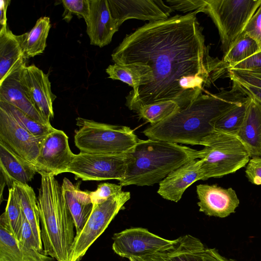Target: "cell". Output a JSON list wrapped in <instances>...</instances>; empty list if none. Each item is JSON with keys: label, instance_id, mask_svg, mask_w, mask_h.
<instances>
[{"label": "cell", "instance_id": "60d3db41", "mask_svg": "<svg viewBox=\"0 0 261 261\" xmlns=\"http://www.w3.org/2000/svg\"><path fill=\"white\" fill-rule=\"evenodd\" d=\"M232 86L247 96L261 105V88L232 82Z\"/></svg>", "mask_w": 261, "mask_h": 261}, {"label": "cell", "instance_id": "603a6c76", "mask_svg": "<svg viewBox=\"0 0 261 261\" xmlns=\"http://www.w3.org/2000/svg\"><path fill=\"white\" fill-rule=\"evenodd\" d=\"M236 137L250 158L261 156V105L250 98L246 115Z\"/></svg>", "mask_w": 261, "mask_h": 261}, {"label": "cell", "instance_id": "ba28073f", "mask_svg": "<svg viewBox=\"0 0 261 261\" xmlns=\"http://www.w3.org/2000/svg\"><path fill=\"white\" fill-rule=\"evenodd\" d=\"M130 198L129 192L122 191L102 203L93 204L84 228L75 237L71 261H80L82 258Z\"/></svg>", "mask_w": 261, "mask_h": 261}, {"label": "cell", "instance_id": "5b68a950", "mask_svg": "<svg viewBox=\"0 0 261 261\" xmlns=\"http://www.w3.org/2000/svg\"><path fill=\"white\" fill-rule=\"evenodd\" d=\"M200 145L202 180L220 178L245 167L249 154L241 141L235 136L214 130L205 137Z\"/></svg>", "mask_w": 261, "mask_h": 261}, {"label": "cell", "instance_id": "9c48e42d", "mask_svg": "<svg viewBox=\"0 0 261 261\" xmlns=\"http://www.w3.org/2000/svg\"><path fill=\"white\" fill-rule=\"evenodd\" d=\"M127 152L98 154L80 152L74 154L66 172L73 174L75 179L120 181L126 175L128 162Z\"/></svg>", "mask_w": 261, "mask_h": 261}, {"label": "cell", "instance_id": "7a4b0ae2", "mask_svg": "<svg viewBox=\"0 0 261 261\" xmlns=\"http://www.w3.org/2000/svg\"><path fill=\"white\" fill-rule=\"evenodd\" d=\"M245 97L233 86L229 90H222L215 94L201 93L188 106L179 108L143 133L149 139L200 145L214 130L213 122Z\"/></svg>", "mask_w": 261, "mask_h": 261}, {"label": "cell", "instance_id": "f1b7e54d", "mask_svg": "<svg viewBox=\"0 0 261 261\" xmlns=\"http://www.w3.org/2000/svg\"><path fill=\"white\" fill-rule=\"evenodd\" d=\"M250 98L246 96L213 123L214 130L236 136L244 121Z\"/></svg>", "mask_w": 261, "mask_h": 261}, {"label": "cell", "instance_id": "cb8c5ba5", "mask_svg": "<svg viewBox=\"0 0 261 261\" xmlns=\"http://www.w3.org/2000/svg\"><path fill=\"white\" fill-rule=\"evenodd\" d=\"M25 62L20 43L7 27L0 29V83L18 65Z\"/></svg>", "mask_w": 261, "mask_h": 261}, {"label": "cell", "instance_id": "52a82bcc", "mask_svg": "<svg viewBox=\"0 0 261 261\" xmlns=\"http://www.w3.org/2000/svg\"><path fill=\"white\" fill-rule=\"evenodd\" d=\"M201 12L208 14L216 26L225 54L243 32L261 6V0H204Z\"/></svg>", "mask_w": 261, "mask_h": 261}, {"label": "cell", "instance_id": "9a60e30c", "mask_svg": "<svg viewBox=\"0 0 261 261\" xmlns=\"http://www.w3.org/2000/svg\"><path fill=\"white\" fill-rule=\"evenodd\" d=\"M25 62L12 70L0 83V101L11 105L27 114L36 121L51 126L36 108L21 80V72Z\"/></svg>", "mask_w": 261, "mask_h": 261}, {"label": "cell", "instance_id": "5bb4252c", "mask_svg": "<svg viewBox=\"0 0 261 261\" xmlns=\"http://www.w3.org/2000/svg\"><path fill=\"white\" fill-rule=\"evenodd\" d=\"M46 74L34 64L21 70V80L33 103L49 121L54 117L53 102L57 96L51 92V84Z\"/></svg>", "mask_w": 261, "mask_h": 261}, {"label": "cell", "instance_id": "44dd1931", "mask_svg": "<svg viewBox=\"0 0 261 261\" xmlns=\"http://www.w3.org/2000/svg\"><path fill=\"white\" fill-rule=\"evenodd\" d=\"M0 170L2 176L9 189L14 182L28 184L35 174L37 167L21 158L2 142H0Z\"/></svg>", "mask_w": 261, "mask_h": 261}, {"label": "cell", "instance_id": "d6986e66", "mask_svg": "<svg viewBox=\"0 0 261 261\" xmlns=\"http://www.w3.org/2000/svg\"><path fill=\"white\" fill-rule=\"evenodd\" d=\"M206 247L197 238L181 236L153 253L128 258L129 261H204Z\"/></svg>", "mask_w": 261, "mask_h": 261}, {"label": "cell", "instance_id": "e575fe53", "mask_svg": "<svg viewBox=\"0 0 261 261\" xmlns=\"http://www.w3.org/2000/svg\"><path fill=\"white\" fill-rule=\"evenodd\" d=\"M226 72L232 82L261 88V74L234 69L228 70Z\"/></svg>", "mask_w": 261, "mask_h": 261}, {"label": "cell", "instance_id": "8fae6325", "mask_svg": "<svg viewBox=\"0 0 261 261\" xmlns=\"http://www.w3.org/2000/svg\"><path fill=\"white\" fill-rule=\"evenodd\" d=\"M112 239L114 252L128 259L153 253L173 241L162 238L142 227L125 229L114 233Z\"/></svg>", "mask_w": 261, "mask_h": 261}, {"label": "cell", "instance_id": "d590c367", "mask_svg": "<svg viewBox=\"0 0 261 261\" xmlns=\"http://www.w3.org/2000/svg\"><path fill=\"white\" fill-rule=\"evenodd\" d=\"M253 39L261 50V6L257 10L246 25L243 32Z\"/></svg>", "mask_w": 261, "mask_h": 261}, {"label": "cell", "instance_id": "8992f818", "mask_svg": "<svg viewBox=\"0 0 261 261\" xmlns=\"http://www.w3.org/2000/svg\"><path fill=\"white\" fill-rule=\"evenodd\" d=\"M76 120L79 129L75 132L74 141L82 152L125 153L139 140L134 130L126 126L100 123L81 117Z\"/></svg>", "mask_w": 261, "mask_h": 261}, {"label": "cell", "instance_id": "74e56055", "mask_svg": "<svg viewBox=\"0 0 261 261\" xmlns=\"http://www.w3.org/2000/svg\"><path fill=\"white\" fill-rule=\"evenodd\" d=\"M239 70L261 74V50L227 69ZM226 71V72H227Z\"/></svg>", "mask_w": 261, "mask_h": 261}, {"label": "cell", "instance_id": "277c9868", "mask_svg": "<svg viewBox=\"0 0 261 261\" xmlns=\"http://www.w3.org/2000/svg\"><path fill=\"white\" fill-rule=\"evenodd\" d=\"M126 173L119 185L150 186L160 183L187 162L200 158V150L161 140H140L127 152Z\"/></svg>", "mask_w": 261, "mask_h": 261}, {"label": "cell", "instance_id": "3957f363", "mask_svg": "<svg viewBox=\"0 0 261 261\" xmlns=\"http://www.w3.org/2000/svg\"><path fill=\"white\" fill-rule=\"evenodd\" d=\"M37 203L43 251L57 261H71L75 235L74 222L55 176L40 172Z\"/></svg>", "mask_w": 261, "mask_h": 261}, {"label": "cell", "instance_id": "d6a6232c", "mask_svg": "<svg viewBox=\"0 0 261 261\" xmlns=\"http://www.w3.org/2000/svg\"><path fill=\"white\" fill-rule=\"evenodd\" d=\"M61 2L64 9L62 16L65 21H70L74 15L87 20L89 14V0H63Z\"/></svg>", "mask_w": 261, "mask_h": 261}, {"label": "cell", "instance_id": "b9f144b4", "mask_svg": "<svg viewBox=\"0 0 261 261\" xmlns=\"http://www.w3.org/2000/svg\"><path fill=\"white\" fill-rule=\"evenodd\" d=\"M203 257L204 261H238L222 255L215 248H206Z\"/></svg>", "mask_w": 261, "mask_h": 261}, {"label": "cell", "instance_id": "ffe728a7", "mask_svg": "<svg viewBox=\"0 0 261 261\" xmlns=\"http://www.w3.org/2000/svg\"><path fill=\"white\" fill-rule=\"evenodd\" d=\"M201 161H189L171 172L159 183L158 193L163 198L178 202L186 190L198 180H202Z\"/></svg>", "mask_w": 261, "mask_h": 261}, {"label": "cell", "instance_id": "2e32d148", "mask_svg": "<svg viewBox=\"0 0 261 261\" xmlns=\"http://www.w3.org/2000/svg\"><path fill=\"white\" fill-rule=\"evenodd\" d=\"M199 211L208 216L225 218L235 212L240 204L236 191L217 185L200 184L196 187Z\"/></svg>", "mask_w": 261, "mask_h": 261}, {"label": "cell", "instance_id": "4fadbf2b", "mask_svg": "<svg viewBox=\"0 0 261 261\" xmlns=\"http://www.w3.org/2000/svg\"><path fill=\"white\" fill-rule=\"evenodd\" d=\"M112 17L119 27L129 19L149 22L168 19L173 11L162 0H107Z\"/></svg>", "mask_w": 261, "mask_h": 261}, {"label": "cell", "instance_id": "6da1fadb", "mask_svg": "<svg viewBox=\"0 0 261 261\" xmlns=\"http://www.w3.org/2000/svg\"><path fill=\"white\" fill-rule=\"evenodd\" d=\"M198 11L151 21L126 35L112 54L115 63L149 67L150 77L126 97V106L141 107L173 101L191 103L212 83L219 61L212 58L197 18Z\"/></svg>", "mask_w": 261, "mask_h": 261}, {"label": "cell", "instance_id": "4316f807", "mask_svg": "<svg viewBox=\"0 0 261 261\" xmlns=\"http://www.w3.org/2000/svg\"><path fill=\"white\" fill-rule=\"evenodd\" d=\"M13 187L19 197L22 211L31 226L39 249L43 251L39 212L34 191L28 184L16 181L14 182Z\"/></svg>", "mask_w": 261, "mask_h": 261}, {"label": "cell", "instance_id": "1f68e13d", "mask_svg": "<svg viewBox=\"0 0 261 261\" xmlns=\"http://www.w3.org/2000/svg\"><path fill=\"white\" fill-rule=\"evenodd\" d=\"M5 212L17 240L21 234L22 210L20 200L15 189H9V196Z\"/></svg>", "mask_w": 261, "mask_h": 261}, {"label": "cell", "instance_id": "83f0119b", "mask_svg": "<svg viewBox=\"0 0 261 261\" xmlns=\"http://www.w3.org/2000/svg\"><path fill=\"white\" fill-rule=\"evenodd\" d=\"M108 78L119 80L133 88L134 92L150 77L149 67L139 63L121 65L114 63L106 69Z\"/></svg>", "mask_w": 261, "mask_h": 261}, {"label": "cell", "instance_id": "ab89813d", "mask_svg": "<svg viewBox=\"0 0 261 261\" xmlns=\"http://www.w3.org/2000/svg\"><path fill=\"white\" fill-rule=\"evenodd\" d=\"M19 241H22L30 245L36 247L39 251H41L39 249L38 245L34 235L31 226L27 219L23 211L21 234L20 239Z\"/></svg>", "mask_w": 261, "mask_h": 261}, {"label": "cell", "instance_id": "7c38bea8", "mask_svg": "<svg viewBox=\"0 0 261 261\" xmlns=\"http://www.w3.org/2000/svg\"><path fill=\"white\" fill-rule=\"evenodd\" d=\"M74 156L68 138L61 130L54 128L44 137L36 161L39 172L54 176L66 172Z\"/></svg>", "mask_w": 261, "mask_h": 261}, {"label": "cell", "instance_id": "8d00e7d4", "mask_svg": "<svg viewBox=\"0 0 261 261\" xmlns=\"http://www.w3.org/2000/svg\"><path fill=\"white\" fill-rule=\"evenodd\" d=\"M165 2L173 11L177 10L189 13L194 11L201 12L205 4L204 0H168Z\"/></svg>", "mask_w": 261, "mask_h": 261}, {"label": "cell", "instance_id": "7bdbcfd3", "mask_svg": "<svg viewBox=\"0 0 261 261\" xmlns=\"http://www.w3.org/2000/svg\"><path fill=\"white\" fill-rule=\"evenodd\" d=\"M10 0L0 1V24L1 28L7 27V11L10 5Z\"/></svg>", "mask_w": 261, "mask_h": 261}, {"label": "cell", "instance_id": "4dcf8cb0", "mask_svg": "<svg viewBox=\"0 0 261 261\" xmlns=\"http://www.w3.org/2000/svg\"><path fill=\"white\" fill-rule=\"evenodd\" d=\"M0 106L6 110L22 127L36 137L45 136L55 128L41 124L19 109L5 102L0 101Z\"/></svg>", "mask_w": 261, "mask_h": 261}, {"label": "cell", "instance_id": "f546056e", "mask_svg": "<svg viewBox=\"0 0 261 261\" xmlns=\"http://www.w3.org/2000/svg\"><path fill=\"white\" fill-rule=\"evenodd\" d=\"M179 108L176 102L166 101L144 106L137 112L141 118L153 125L167 118Z\"/></svg>", "mask_w": 261, "mask_h": 261}, {"label": "cell", "instance_id": "e0dca14e", "mask_svg": "<svg viewBox=\"0 0 261 261\" xmlns=\"http://www.w3.org/2000/svg\"><path fill=\"white\" fill-rule=\"evenodd\" d=\"M33 246L18 241L4 212L0 217V261H53Z\"/></svg>", "mask_w": 261, "mask_h": 261}, {"label": "cell", "instance_id": "d4e9b609", "mask_svg": "<svg viewBox=\"0 0 261 261\" xmlns=\"http://www.w3.org/2000/svg\"><path fill=\"white\" fill-rule=\"evenodd\" d=\"M259 51L256 42L243 33L224 54L221 61H219L217 67L213 74L214 82L226 72L232 65L239 63Z\"/></svg>", "mask_w": 261, "mask_h": 261}, {"label": "cell", "instance_id": "484cf974", "mask_svg": "<svg viewBox=\"0 0 261 261\" xmlns=\"http://www.w3.org/2000/svg\"><path fill=\"white\" fill-rule=\"evenodd\" d=\"M50 28L49 17L43 16L37 20L30 31L16 35L25 60L43 53Z\"/></svg>", "mask_w": 261, "mask_h": 261}, {"label": "cell", "instance_id": "836d02e7", "mask_svg": "<svg viewBox=\"0 0 261 261\" xmlns=\"http://www.w3.org/2000/svg\"><path fill=\"white\" fill-rule=\"evenodd\" d=\"M122 191L120 185L103 182L99 184L95 191L89 192V195L93 204H95L102 203Z\"/></svg>", "mask_w": 261, "mask_h": 261}, {"label": "cell", "instance_id": "ac0fdd59", "mask_svg": "<svg viewBox=\"0 0 261 261\" xmlns=\"http://www.w3.org/2000/svg\"><path fill=\"white\" fill-rule=\"evenodd\" d=\"M85 22L90 44L99 47L108 45L119 28L111 15L107 0H89V14Z\"/></svg>", "mask_w": 261, "mask_h": 261}, {"label": "cell", "instance_id": "f35d334b", "mask_svg": "<svg viewBox=\"0 0 261 261\" xmlns=\"http://www.w3.org/2000/svg\"><path fill=\"white\" fill-rule=\"evenodd\" d=\"M246 166L245 174L249 181L261 185V156L252 158Z\"/></svg>", "mask_w": 261, "mask_h": 261}, {"label": "cell", "instance_id": "30bf717a", "mask_svg": "<svg viewBox=\"0 0 261 261\" xmlns=\"http://www.w3.org/2000/svg\"><path fill=\"white\" fill-rule=\"evenodd\" d=\"M45 137H39L32 134L0 106V142L36 166L40 147Z\"/></svg>", "mask_w": 261, "mask_h": 261}, {"label": "cell", "instance_id": "7402d4cb", "mask_svg": "<svg viewBox=\"0 0 261 261\" xmlns=\"http://www.w3.org/2000/svg\"><path fill=\"white\" fill-rule=\"evenodd\" d=\"M61 186L64 199L74 220L75 236H77L84 228L93 207L89 191H82L79 184H73L66 177Z\"/></svg>", "mask_w": 261, "mask_h": 261}]
</instances>
